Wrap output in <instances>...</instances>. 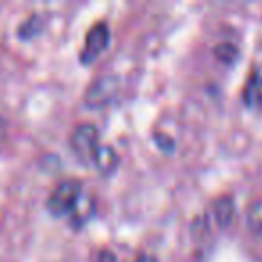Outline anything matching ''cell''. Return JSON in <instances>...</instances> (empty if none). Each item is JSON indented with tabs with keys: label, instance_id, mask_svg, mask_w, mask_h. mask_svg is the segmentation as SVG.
<instances>
[{
	"label": "cell",
	"instance_id": "cell-1",
	"mask_svg": "<svg viewBox=\"0 0 262 262\" xmlns=\"http://www.w3.org/2000/svg\"><path fill=\"white\" fill-rule=\"evenodd\" d=\"M83 196V183L76 178H67L56 183L52 192L47 198V210L54 217L70 215L79 198Z\"/></svg>",
	"mask_w": 262,
	"mask_h": 262
},
{
	"label": "cell",
	"instance_id": "cell-2",
	"mask_svg": "<svg viewBox=\"0 0 262 262\" xmlns=\"http://www.w3.org/2000/svg\"><path fill=\"white\" fill-rule=\"evenodd\" d=\"M70 149L79 160L90 162L99 147V127L94 122H81L70 133Z\"/></svg>",
	"mask_w": 262,
	"mask_h": 262
},
{
	"label": "cell",
	"instance_id": "cell-3",
	"mask_svg": "<svg viewBox=\"0 0 262 262\" xmlns=\"http://www.w3.org/2000/svg\"><path fill=\"white\" fill-rule=\"evenodd\" d=\"M117 92H119V79L115 76H112V74L99 76L84 90L83 102L84 106H88L92 110L102 108V106L110 104L115 99Z\"/></svg>",
	"mask_w": 262,
	"mask_h": 262
},
{
	"label": "cell",
	"instance_id": "cell-4",
	"mask_svg": "<svg viewBox=\"0 0 262 262\" xmlns=\"http://www.w3.org/2000/svg\"><path fill=\"white\" fill-rule=\"evenodd\" d=\"M110 27L106 22H95L88 29L84 36L83 49L79 52V63L81 65H92L110 45Z\"/></svg>",
	"mask_w": 262,
	"mask_h": 262
},
{
	"label": "cell",
	"instance_id": "cell-5",
	"mask_svg": "<svg viewBox=\"0 0 262 262\" xmlns=\"http://www.w3.org/2000/svg\"><path fill=\"white\" fill-rule=\"evenodd\" d=\"M92 162H94L95 167H97L99 174L110 176L117 171V167H119L120 157L113 146H108V144H99V147L95 149Z\"/></svg>",
	"mask_w": 262,
	"mask_h": 262
},
{
	"label": "cell",
	"instance_id": "cell-6",
	"mask_svg": "<svg viewBox=\"0 0 262 262\" xmlns=\"http://www.w3.org/2000/svg\"><path fill=\"white\" fill-rule=\"evenodd\" d=\"M243 99L248 106H262V63L251 69L244 83Z\"/></svg>",
	"mask_w": 262,
	"mask_h": 262
},
{
	"label": "cell",
	"instance_id": "cell-7",
	"mask_svg": "<svg viewBox=\"0 0 262 262\" xmlns=\"http://www.w3.org/2000/svg\"><path fill=\"white\" fill-rule=\"evenodd\" d=\"M95 214V200L92 196H81L79 201L76 203L74 210L70 212L69 215V225L72 226L74 230H79L94 217Z\"/></svg>",
	"mask_w": 262,
	"mask_h": 262
},
{
	"label": "cell",
	"instance_id": "cell-8",
	"mask_svg": "<svg viewBox=\"0 0 262 262\" xmlns=\"http://www.w3.org/2000/svg\"><path fill=\"white\" fill-rule=\"evenodd\" d=\"M212 212H214V219L221 228L232 225L233 217H235V201L232 196H221L214 201L212 205Z\"/></svg>",
	"mask_w": 262,
	"mask_h": 262
},
{
	"label": "cell",
	"instance_id": "cell-9",
	"mask_svg": "<svg viewBox=\"0 0 262 262\" xmlns=\"http://www.w3.org/2000/svg\"><path fill=\"white\" fill-rule=\"evenodd\" d=\"M41 31H43V18H41L40 13H33L31 16H27L22 24L16 29V34H18L20 40L29 41L34 40L36 36H40Z\"/></svg>",
	"mask_w": 262,
	"mask_h": 262
},
{
	"label": "cell",
	"instance_id": "cell-10",
	"mask_svg": "<svg viewBox=\"0 0 262 262\" xmlns=\"http://www.w3.org/2000/svg\"><path fill=\"white\" fill-rule=\"evenodd\" d=\"M246 223L250 230L262 232V200H257L248 207L246 210Z\"/></svg>",
	"mask_w": 262,
	"mask_h": 262
},
{
	"label": "cell",
	"instance_id": "cell-11",
	"mask_svg": "<svg viewBox=\"0 0 262 262\" xmlns=\"http://www.w3.org/2000/svg\"><path fill=\"white\" fill-rule=\"evenodd\" d=\"M214 56L219 59V61L230 65V63L235 61L237 56H239V49H237L233 43H228V41H225V43L215 45V47H214Z\"/></svg>",
	"mask_w": 262,
	"mask_h": 262
},
{
	"label": "cell",
	"instance_id": "cell-12",
	"mask_svg": "<svg viewBox=\"0 0 262 262\" xmlns=\"http://www.w3.org/2000/svg\"><path fill=\"white\" fill-rule=\"evenodd\" d=\"M153 140L158 149H162L164 153H171V151L174 149V139H172L171 135H167V133H164V131L153 133Z\"/></svg>",
	"mask_w": 262,
	"mask_h": 262
},
{
	"label": "cell",
	"instance_id": "cell-13",
	"mask_svg": "<svg viewBox=\"0 0 262 262\" xmlns=\"http://www.w3.org/2000/svg\"><path fill=\"white\" fill-rule=\"evenodd\" d=\"M94 262H117V255L113 253L112 250H108V248H102V250H99V253L95 255Z\"/></svg>",
	"mask_w": 262,
	"mask_h": 262
},
{
	"label": "cell",
	"instance_id": "cell-14",
	"mask_svg": "<svg viewBox=\"0 0 262 262\" xmlns=\"http://www.w3.org/2000/svg\"><path fill=\"white\" fill-rule=\"evenodd\" d=\"M6 137H8V120L0 115V144L4 142Z\"/></svg>",
	"mask_w": 262,
	"mask_h": 262
},
{
	"label": "cell",
	"instance_id": "cell-15",
	"mask_svg": "<svg viewBox=\"0 0 262 262\" xmlns=\"http://www.w3.org/2000/svg\"><path fill=\"white\" fill-rule=\"evenodd\" d=\"M133 262H158V260H157V257H153V255H149V253H140Z\"/></svg>",
	"mask_w": 262,
	"mask_h": 262
}]
</instances>
